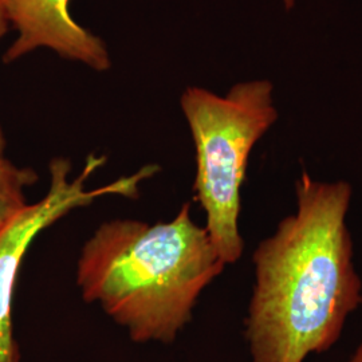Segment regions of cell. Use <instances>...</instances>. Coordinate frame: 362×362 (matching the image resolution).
Masks as SVG:
<instances>
[{"label": "cell", "instance_id": "3", "mask_svg": "<svg viewBox=\"0 0 362 362\" xmlns=\"http://www.w3.org/2000/svg\"><path fill=\"white\" fill-rule=\"evenodd\" d=\"M267 79L233 85L226 95L199 86L181 94L180 106L196 152L194 200L206 212V230L226 264L242 258L239 231L242 187L248 158L278 119Z\"/></svg>", "mask_w": 362, "mask_h": 362}, {"label": "cell", "instance_id": "1", "mask_svg": "<svg viewBox=\"0 0 362 362\" xmlns=\"http://www.w3.org/2000/svg\"><path fill=\"white\" fill-rule=\"evenodd\" d=\"M346 181L296 182L297 212L254 251L255 284L246 336L252 362H303L330 349L362 303L346 226Z\"/></svg>", "mask_w": 362, "mask_h": 362}, {"label": "cell", "instance_id": "6", "mask_svg": "<svg viewBox=\"0 0 362 362\" xmlns=\"http://www.w3.org/2000/svg\"><path fill=\"white\" fill-rule=\"evenodd\" d=\"M38 180L34 169L15 165L0 151V226L26 206V189Z\"/></svg>", "mask_w": 362, "mask_h": 362}, {"label": "cell", "instance_id": "5", "mask_svg": "<svg viewBox=\"0 0 362 362\" xmlns=\"http://www.w3.org/2000/svg\"><path fill=\"white\" fill-rule=\"evenodd\" d=\"M18 37L3 55L13 64L27 54L47 47L70 61L97 71L112 62L104 40L78 25L70 15V0H4Z\"/></svg>", "mask_w": 362, "mask_h": 362}, {"label": "cell", "instance_id": "4", "mask_svg": "<svg viewBox=\"0 0 362 362\" xmlns=\"http://www.w3.org/2000/svg\"><path fill=\"white\" fill-rule=\"evenodd\" d=\"M106 158L94 153L88 156L82 172L70 177L71 161L55 157L49 163V189L37 203L15 212L0 226V362H19V346L13 336V302L18 274L33 242L58 220L78 208L89 207L105 196L136 199L140 184L158 172L155 164L145 165L129 176H122L103 187L89 189L86 182Z\"/></svg>", "mask_w": 362, "mask_h": 362}, {"label": "cell", "instance_id": "8", "mask_svg": "<svg viewBox=\"0 0 362 362\" xmlns=\"http://www.w3.org/2000/svg\"><path fill=\"white\" fill-rule=\"evenodd\" d=\"M349 362H362V345L357 349V351L354 353V356L350 358Z\"/></svg>", "mask_w": 362, "mask_h": 362}, {"label": "cell", "instance_id": "2", "mask_svg": "<svg viewBox=\"0 0 362 362\" xmlns=\"http://www.w3.org/2000/svg\"><path fill=\"white\" fill-rule=\"evenodd\" d=\"M191 208L184 203L165 223L107 220L81 248V297L97 303L134 342H173L204 288L227 266Z\"/></svg>", "mask_w": 362, "mask_h": 362}, {"label": "cell", "instance_id": "9", "mask_svg": "<svg viewBox=\"0 0 362 362\" xmlns=\"http://www.w3.org/2000/svg\"><path fill=\"white\" fill-rule=\"evenodd\" d=\"M284 3H285L286 10L288 11V10H291V8L294 7V3H296V0H284Z\"/></svg>", "mask_w": 362, "mask_h": 362}, {"label": "cell", "instance_id": "7", "mask_svg": "<svg viewBox=\"0 0 362 362\" xmlns=\"http://www.w3.org/2000/svg\"><path fill=\"white\" fill-rule=\"evenodd\" d=\"M10 27H11V22H10V18H8V13H7L4 0H0V39L8 33ZM4 149H6V139H4L3 130L0 127V151L4 152Z\"/></svg>", "mask_w": 362, "mask_h": 362}]
</instances>
